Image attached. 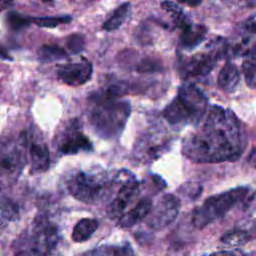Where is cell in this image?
Wrapping results in <instances>:
<instances>
[{"mask_svg": "<svg viewBox=\"0 0 256 256\" xmlns=\"http://www.w3.org/2000/svg\"><path fill=\"white\" fill-rule=\"evenodd\" d=\"M246 145V132L236 115L213 106L203 125L183 140L182 152L196 163L233 162L242 156Z\"/></svg>", "mask_w": 256, "mask_h": 256, "instance_id": "obj_1", "label": "cell"}, {"mask_svg": "<svg viewBox=\"0 0 256 256\" xmlns=\"http://www.w3.org/2000/svg\"><path fill=\"white\" fill-rule=\"evenodd\" d=\"M130 171L109 173L102 170L71 172L64 182L68 193L76 200L88 205H101L116 195ZM111 201V200H110Z\"/></svg>", "mask_w": 256, "mask_h": 256, "instance_id": "obj_2", "label": "cell"}, {"mask_svg": "<svg viewBox=\"0 0 256 256\" xmlns=\"http://www.w3.org/2000/svg\"><path fill=\"white\" fill-rule=\"evenodd\" d=\"M61 240L57 224L44 213L34 219L13 240V256H61L57 251Z\"/></svg>", "mask_w": 256, "mask_h": 256, "instance_id": "obj_3", "label": "cell"}, {"mask_svg": "<svg viewBox=\"0 0 256 256\" xmlns=\"http://www.w3.org/2000/svg\"><path fill=\"white\" fill-rule=\"evenodd\" d=\"M254 195L255 191L250 186H237L214 194L193 210L192 223L196 228L203 229L225 216L235 206L247 203Z\"/></svg>", "mask_w": 256, "mask_h": 256, "instance_id": "obj_4", "label": "cell"}, {"mask_svg": "<svg viewBox=\"0 0 256 256\" xmlns=\"http://www.w3.org/2000/svg\"><path fill=\"white\" fill-rule=\"evenodd\" d=\"M91 110V123L95 133L102 138H113L123 130L130 114V105L104 93L95 96Z\"/></svg>", "mask_w": 256, "mask_h": 256, "instance_id": "obj_5", "label": "cell"}, {"mask_svg": "<svg viewBox=\"0 0 256 256\" xmlns=\"http://www.w3.org/2000/svg\"><path fill=\"white\" fill-rule=\"evenodd\" d=\"M207 98L194 85L184 84L173 101L164 109L163 117L172 125L197 124L207 108Z\"/></svg>", "mask_w": 256, "mask_h": 256, "instance_id": "obj_6", "label": "cell"}, {"mask_svg": "<svg viewBox=\"0 0 256 256\" xmlns=\"http://www.w3.org/2000/svg\"><path fill=\"white\" fill-rule=\"evenodd\" d=\"M181 208L180 199L174 194L162 195L145 219L146 225L154 230H162L170 225L178 216Z\"/></svg>", "mask_w": 256, "mask_h": 256, "instance_id": "obj_7", "label": "cell"}, {"mask_svg": "<svg viewBox=\"0 0 256 256\" xmlns=\"http://www.w3.org/2000/svg\"><path fill=\"white\" fill-rule=\"evenodd\" d=\"M26 145V135L20 138L19 144L7 143L2 145L1 151V178L2 183H12L20 175L25 165L23 148Z\"/></svg>", "mask_w": 256, "mask_h": 256, "instance_id": "obj_8", "label": "cell"}, {"mask_svg": "<svg viewBox=\"0 0 256 256\" xmlns=\"http://www.w3.org/2000/svg\"><path fill=\"white\" fill-rule=\"evenodd\" d=\"M141 192V183L137 181L135 176L129 172L113 199L109 202L106 212L109 218L119 219L126 209L138 198Z\"/></svg>", "mask_w": 256, "mask_h": 256, "instance_id": "obj_9", "label": "cell"}, {"mask_svg": "<svg viewBox=\"0 0 256 256\" xmlns=\"http://www.w3.org/2000/svg\"><path fill=\"white\" fill-rule=\"evenodd\" d=\"M168 146V138L155 133L145 134L137 141L133 150V157L139 163H149L164 153Z\"/></svg>", "mask_w": 256, "mask_h": 256, "instance_id": "obj_10", "label": "cell"}, {"mask_svg": "<svg viewBox=\"0 0 256 256\" xmlns=\"http://www.w3.org/2000/svg\"><path fill=\"white\" fill-rule=\"evenodd\" d=\"M55 145L57 150L64 155H71L81 151L92 150L91 142L76 124L69 125L67 128H65L58 135Z\"/></svg>", "mask_w": 256, "mask_h": 256, "instance_id": "obj_11", "label": "cell"}, {"mask_svg": "<svg viewBox=\"0 0 256 256\" xmlns=\"http://www.w3.org/2000/svg\"><path fill=\"white\" fill-rule=\"evenodd\" d=\"M26 145L30 157V173L41 174L48 170L50 165V154L44 140L38 136H26Z\"/></svg>", "mask_w": 256, "mask_h": 256, "instance_id": "obj_12", "label": "cell"}, {"mask_svg": "<svg viewBox=\"0 0 256 256\" xmlns=\"http://www.w3.org/2000/svg\"><path fill=\"white\" fill-rule=\"evenodd\" d=\"M92 75V65L86 60L82 59L80 62L68 63L59 67L57 77L59 81L64 84L77 86L86 83Z\"/></svg>", "mask_w": 256, "mask_h": 256, "instance_id": "obj_13", "label": "cell"}, {"mask_svg": "<svg viewBox=\"0 0 256 256\" xmlns=\"http://www.w3.org/2000/svg\"><path fill=\"white\" fill-rule=\"evenodd\" d=\"M221 53L222 50H215L191 57L183 64V73L188 76H204L209 74L221 57Z\"/></svg>", "mask_w": 256, "mask_h": 256, "instance_id": "obj_14", "label": "cell"}, {"mask_svg": "<svg viewBox=\"0 0 256 256\" xmlns=\"http://www.w3.org/2000/svg\"><path fill=\"white\" fill-rule=\"evenodd\" d=\"M254 239H256V220L251 219L228 230L221 236L220 241L227 246L237 247Z\"/></svg>", "mask_w": 256, "mask_h": 256, "instance_id": "obj_15", "label": "cell"}, {"mask_svg": "<svg viewBox=\"0 0 256 256\" xmlns=\"http://www.w3.org/2000/svg\"><path fill=\"white\" fill-rule=\"evenodd\" d=\"M153 207V201L150 197H144L140 199L136 205L126 211L119 219L118 225L121 228H131L139 222L145 220L149 215Z\"/></svg>", "mask_w": 256, "mask_h": 256, "instance_id": "obj_16", "label": "cell"}, {"mask_svg": "<svg viewBox=\"0 0 256 256\" xmlns=\"http://www.w3.org/2000/svg\"><path fill=\"white\" fill-rule=\"evenodd\" d=\"M80 256H135L132 246L127 243L103 244L86 251Z\"/></svg>", "mask_w": 256, "mask_h": 256, "instance_id": "obj_17", "label": "cell"}, {"mask_svg": "<svg viewBox=\"0 0 256 256\" xmlns=\"http://www.w3.org/2000/svg\"><path fill=\"white\" fill-rule=\"evenodd\" d=\"M239 81L240 75L237 67L233 63L227 62L218 74L217 82L219 88L226 93H231L236 89Z\"/></svg>", "mask_w": 256, "mask_h": 256, "instance_id": "obj_18", "label": "cell"}, {"mask_svg": "<svg viewBox=\"0 0 256 256\" xmlns=\"http://www.w3.org/2000/svg\"><path fill=\"white\" fill-rule=\"evenodd\" d=\"M207 29L202 25L190 24L184 29L180 36V42L186 49H193L198 46L206 37Z\"/></svg>", "mask_w": 256, "mask_h": 256, "instance_id": "obj_19", "label": "cell"}, {"mask_svg": "<svg viewBox=\"0 0 256 256\" xmlns=\"http://www.w3.org/2000/svg\"><path fill=\"white\" fill-rule=\"evenodd\" d=\"M98 221L95 218H83L79 220L71 234V238L75 242H84L91 238L98 228Z\"/></svg>", "mask_w": 256, "mask_h": 256, "instance_id": "obj_20", "label": "cell"}, {"mask_svg": "<svg viewBox=\"0 0 256 256\" xmlns=\"http://www.w3.org/2000/svg\"><path fill=\"white\" fill-rule=\"evenodd\" d=\"M242 63L245 82L251 89H256V48L247 51Z\"/></svg>", "mask_w": 256, "mask_h": 256, "instance_id": "obj_21", "label": "cell"}, {"mask_svg": "<svg viewBox=\"0 0 256 256\" xmlns=\"http://www.w3.org/2000/svg\"><path fill=\"white\" fill-rule=\"evenodd\" d=\"M131 11L129 2H125L118 6L112 13V15L104 22L103 29L106 31H113L118 29L128 18Z\"/></svg>", "mask_w": 256, "mask_h": 256, "instance_id": "obj_22", "label": "cell"}, {"mask_svg": "<svg viewBox=\"0 0 256 256\" xmlns=\"http://www.w3.org/2000/svg\"><path fill=\"white\" fill-rule=\"evenodd\" d=\"M38 56L41 61L53 62L67 58V53L62 47L56 44H45L40 47Z\"/></svg>", "mask_w": 256, "mask_h": 256, "instance_id": "obj_23", "label": "cell"}, {"mask_svg": "<svg viewBox=\"0 0 256 256\" xmlns=\"http://www.w3.org/2000/svg\"><path fill=\"white\" fill-rule=\"evenodd\" d=\"M72 20V18L68 15L65 16H51V17H38V18H32V21L39 27L44 28H53L60 24L69 23Z\"/></svg>", "mask_w": 256, "mask_h": 256, "instance_id": "obj_24", "label": "cell"}, {"mask_svg": "<svg viewBox=\"0 0 256 256\" xmlns=\"http://www.w3.org/2000/svg\"><path fill=\"white\" fill-rule=\"evenodd\" d=\"M6 19H7V24L9 25V27L15 31L21 30V29L27 27L31 22H33L32 18H28L26 16L21 15L18 12H14V11L9 12L7 14Z\"/></svg>", "mask_w": 256, "mask_h": 256, "instance_id": "obj_25", "label": "cell"}, {"mask_svg": "<svg viewBox=\"0 0 256 256\" xmlns=\"http://www.w3.org/2000/svg\"><path fill=\"white\" fill-rule=\"evenodd\" d=\"M18 206L15 202H13L9 198L2 197V205H1V216H2V222L4 220L12 221L15 220L19 213H18Z\"/></svg>", "mask_w": 256, "mask_h": 256, "instance_id": "obj_26", "label": "cell"}, {"mask_svg": "<svg viewBox=\"0 0 256 256\" xmlns=\"http://www.w3.org/2000/svg\"><path fill=\"white\" fill-rule=\"evenodd\" d=\"M66 44L72 53H79L84 49L85 40L80 34H72L67 38Z\"/></svg>", "mask_w": 256, "mask_h": 256, "instance_id": "obj_27", "label": "cell"}, {"mask_svg": "<svg viewBox=\"0 0 256 256\" xmlns=\"http://www.w3.org/2000/svg\"><path fill=\"white\" fill-rule=\"evenodd\" d=\"M136 69L139 73H154L159 71L161 69V66L160 63L156 60L145 59L138 64Z\"/></svg>", "mask_w": 256, "mask_h": 256, "instance_id": "obj_28", "label": "cell"}, {"mask_svg": "<svg viewBox=\"0 0 256 256\" xmlns=\"http://www.w3.org/2000/svg\"><path fill=\"white\" fill-rule=\"evenodd\" d=\"M205 256H246V254L240 249H225L209 253Z\"/></svg>", "mask_w": 256, "mask_h": 256, "instance_id": "obj_29", "label": "cell"}, {"mask_svg": "<svg viewBox=\"0 0 256 256\" xmlns=\"http://www.w3.org/2000/svg\"><path fill=\"white\" fill-rule=\"evenodd\" d=\"M244 28L246 31H248L252 34H256V18H252V19H249L248 21H246Z\"/></svg>", "mask_w": 256, "mask_h": 256, "instance_id": "obj_30", "label": "cell"}, {"mask_svg": "<svg viewBox=\"0 0 256 256\" xmlns=\"http://www.w3.org/2000/svg\"><path fill=\"white\" fill-rule=\"evenodd\" d=\"M247 160H248V163L250 164V166L256 168V146L250 152Z\"/></svg>", "mask_w": 256, "mask_h": 256, "instance_id": "obj_31", "label": "cell"}, {"mask_svg": "<svg viewBox=\"0 0 256 256\" xmlns=\"http://www.w3.org/2000/svg\"><path fill=\"white\" fill-rule=\"evenodd\" d=\"M179 3H182V4H186L188 6H191V7H195L197 5H199L202 0H177Z\"/></svg>", "mask_w": 256, "mask_h": 256, "instance_id": "obj_32", "label": "cell"}, {"mask_svg": "<svg viewBox=\"0 0 256 256\" xmlns=\"http://www.w3.org/2000/svg\"><path fill=\"white\" fill-rule=\"evenodd\" d=\"M12 1H13V0H2V2H3V3H6V4H7V3H10V2H12Z\"/></svg>", "mask_w": 256, "mask_h": 256, "instance_id": "obj_33", "label": "cell"}, {"mask_svg": "<svg viewBox=\"0 0 256 256\" xmlns=\"http://www.w3.org/2000/svg\"><path fill=\"white\" fill-rule=\"evenodd\" d=\"M43 2H52L53 0H42Z\"/></svg>", "mask_w": 256, "mask_h": 256, "instance_id": "obj_34", "label": "cell"}]
</instances>
